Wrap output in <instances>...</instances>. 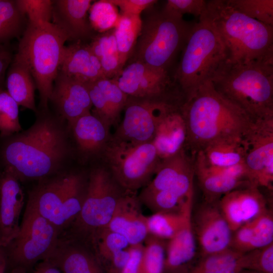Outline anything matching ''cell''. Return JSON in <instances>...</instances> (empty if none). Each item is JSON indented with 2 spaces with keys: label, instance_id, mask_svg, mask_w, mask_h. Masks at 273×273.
<instances>
[{
  "label": "cell",
  "instance_id": "53",
  "mask_svg": "<svg viewBox=\"0 0 273 273\" xmlns=\"http://www.w3.org/2000/svg\"><path fill=\"white\" fill-rule=\"evenodd\" d=\"M242 271H241L240 273H243ZM243 273H258V272H255V271H253V272H243Z\"/></svg>",
  "mask_w": 273,
  "mask_h": 273
},
{
  "label": "cell",
  "instance_id": "45",
  "mask_svg": "<svg viewBox=\"0 0 273 273\" xmlns=\"http://www.w3.org/2000/svg\"><path fill=\"white\" fill-rule=\"evenodd\" d=\"M207 2L204 0H168L163 9L180 16L189 14L199 18L206 9Z\"/></svg>",
  "mask_w": 273,
  "mask_h": 273
},
{
  "label": "cell",
  "instance_id": "24",
  "mask_svg": "<svg viewBox=\"0 0 273 273\" xmlns=\"http://www.w3.org/2000/svg\"><path fill=\"white\" fill-rule=\"evenodd\" d=\"M68 129L72 132L78 153L86 159L100 158L111 135L90 112L77 119Z\"/></svg>",
  "mask_w": 273,
  "mask_h": 273
},
{
  "label": "cell",
  "instance_id": "39",
  "mask_svg": "<svg viewBox=\"0 0 273 273\" xmlns=\"http://www.w3.org/2000/svg\"><path fill=\"white\" fill-rule=\"evenodd\" d=\"M88 20L93 29L100 33L114 28L120 17L117 7L109 0H101L91 5Z\"/></svg>",
  "mask_w": 273,
  "mask_h": 273
},
{
  "label": "cell",
  "instance_id": "27",
  "mask_svg": "<svg viewBox=\"0 0 273 273\" xmlns=\"http://www.w3.org/2000/svg\"><path fill=\"white\" fill-rule=\"evenodd\" d=\"M192 210L175 236L169 240L166 247L163 273H177L186 267L194 257L196 241L192 224Z\"/></svg>",
  "mask_w": 273,
  "mask_h": 273
},
{
  "label": "cell",
  "instance_id": "20",
  "mask_svg": "<svg viewBox=\"0 0 273 273\" xmlns=\"http://www.w3.org/2000/svg\"><path fill=\"white\" fill-rule=\"evenodd\" d=\"M105 229L122 235L129 245L141 244L145 240L149 234L147 217L142 212L136 193L128 192L122 198Z\"/></svg>",
  "mask_w": 273,
  "mask_h": 273
},
{
  "label": "cell",
  "instance_id": "42",
  "mask_svg": "<svg viewBox=\"0 0 273 273\" xmlns=\"http://www.w3.org/2000/svg\"><path fill=\"white\" fill-rule=\"evenodd\" d=\"M237 11L273 26L272 0H226Z\"/></svg>",
  "mask_w": 273,
  "mask_h": 273
},
{
  "label": "cell",
  "instance_id": "32",
  "mask_svg": "<svg viewBox=\"0 0 273 273\" xmlns=\"http://www.w3.org/2000/svg\"><path fill=\"white\" fill-rule=\"evenodd\" d=\"M193 160L194 174L198 178L205 201H218L233 190L251 185L247 180L211 173L198 160L195 158Z\"/></svg>",
  "mask_w": 273,
  "mask_h": 273
},
{
  "label": "cell",
  "instance_id": "10",
  "mask_svg": "<svg viewBox=\"0 0 273 273\" xmlns=\"http://www.w3.org/2000/svg\"><path fill=\"white\" fill-rule=\"evenodd\" d=\"M127 193L104 165L94 167L88 175L82 209L73 223L79 230L90 233V236L105 229L119 202Z\"/></svg>",
  "mask_w": 273,
  "mask_h": 273
},
{
  "label": "cell",
  "instance_id": "12",
  "mask_svg": "<svg viewBox=\"0 0 273 273\" xmlns=\"http://www.w3.org/2000/svg\"><path fill=\"white\" fill-rule=\"evenodd\" d=\"M243 141L244 165L250 185L272 190L273 118L254 122Z\"/></svg>",
  "mask_w": 273,
  "mask_h": 273
},
{
  "label": "cell",
  "instance_id": "38",
  "mask_svg": "<svg viewBox=\"0 0 273 273\" xmlns=\"http://www.w3.org/2000/svg\"><path fill=\"white\" fill-rule=\"evenodd\" d=\"M90 237L95 255L103 268L115 253L125 249L129 245L123 236L106 229L95 233Z\"/></svg>",
  "mask_w": 273,
  "mask_h": 273
},
{
  "label": "cell",
  "instance_id": "11",
  "mask_svg": "<svg viewBox=\"0 0 273 273\" xmlns=\"http://www.w3.org/2000/svg\"><path fill=\"white\" fill-rule=\"evenodd\" d=\"M179 97L146 99L128 97L124 116L112 136L133 144L152 142L159 122Z\"/></svg>",
  "mask_w": 273,
  "mask_h": 273
},
{
  "label": "cell",
  "instance_id": "41",
  "mask_svg": "<svg viewBox=\"0 0 273 273\" xmlns=\"http://www.w3.org/2000/svg\"><path fill=\"white\" fill-rule=\"evenodd\" d=\"M165 250L164 241L151 235L144 246L138 273H163Z\"/></svg>",
  "mask_w": 273,
  "mask_h": 273
},
{
  "label": "cell",
  "instance_id": "40",
  "mask_svg": "<svg viewBox=\"0 0 273 273\" xmlns=\"http://www.w3.org/2000/svg\"><path fill=\"white\" fill-rule=\"evenodd\" d=\"M19 105L7 90L0 89V136H11L19 132L21 126Z\"/></svg>",
  "mask_w": 273,
  "mask_h": 273
},
{
  "label": "cell",
  "instance_id": "52",
  "mask_svg": "<svg viewBox=\"0 0 273 273\" xmlns=\"http://www.w3.org/2000/svg\"><path fill=\"white\" fill-rule=\"evenodd\" d=\"M10 273H27V270L21 267H14L11 268Z\"/></svg>",
  "mask_w": 273,
  "mask_h": 273
},
{
  "label": "cell",
  "instance_id": "23",
  "mask_svg": "<svg viewBox=\"0 0 273 273\" xmlns=\"http://www.w3.org/2000/svg\"><path fill=\"white\" fill-rule=\"evenodd\" d=\"M183 102L172 105L157 127L152 143L161 160L185 149L187 130L180 109Z\"/></svg>",
  "mask_w": 273,
  "mask_h": 273
},
{
  "label": "cell",
  "instance_id": "15",
  "mask_svg": "<svg viewBox=\"0 0 273 273\" xmlns=\"http://www.w3.org/2000/svg\"><path fill=\"white\" fill-rule=\"evenodd\" d=\"M75 172L59 173L38 181L29 193L27 206L48 220L61 232V213Z\"/></svg>",
  "mask_w": 273,
  "mask_h": 273
},
{
  "label": "cell",
  "instance_id": "30",
  "mask_svg": "<svg viewBox=\"0 0 273 273\" xmlns=\"http://www.w3.org/2000/svg\"><path fill=\"white\" fill-rule=\"evenodd\" d=\"M193 160L183 149L174 155L161 160L154 178L144 187L140 195L168 189L184 173L193 169Z\"/></svg>",
  "mask_w": 273,
  "mask_h": 273
},
{
  "label": "cell",
  "instance_id": "29",
  "mask_svg": "<svg viewBox=\"0 0 273 273\" xmlns=\"http://www.w3.org/2000/svg\"><path fill=\"white\" fill-rule=\"evenodd\" d=\"M6 85L7 92L18 105L36 112L34 79L27 66L16 56L9 66Z\"/></svg>",
  "mask_w": 273,
  "mask_h": 273
},
{
  "label": "cell",
  "instance_id": "1",
  "mask_svg": "<svg viewBox=\"0 0 273 273\" xmlns=\"http://www.w3.org/2000/svg\"><path fill=\"white\" fill-rule=\"evenodd\" d=\"M1 140V166L20 181L59 173L70 152L62 119L45 113L27 130Z\"/></svg>",
  "mask_w": 273,
  "mask_h": 273
},
{
  "label": "cell",
  "instance_id": "13",
  "mask_svg": "<svg viewBox=\"0 0 273 273\" xmlns=\"http://www.w3.org/2000/svg\"><path fill=\"white\" fill-rule=\"evenodd\" d=\"M113 78L128 97L160 99L181 94L167 71L140 62L130 63Z\"/></svg>",
  "mask_w": 273,
  "mask_h": 273
},
{
  "label": "cell",
  "instance_id": "9",
  "mask_svg": "<svg viewBox=\"0 0 273 273\" xmlns=\"http://www.w3.org/2000/svg\"><path fill=\"white\" fill-rule=\"evenodd\" d=\"M61 232L26 205L20 230L6 247L9 267L27 270L38 262L49 259L60 241Z\"/></svg>",
  "mask_w": 273,
  "mask_h": 273
},
{
  "label": "cell",
  "instance_id": "26",
  "mask_svg": "<svg viewBox=\"0 0 273 273\" xmlns=\"http://www.w3.org/2000/svg\"><path fill=\"white\" fill-rule=\"evenodd\" d=\"M48 260L62 273H104L95 254L82 247L60 239Z\"/></svg>",
  "mask_w": 273,
  "mask_h": 273
},
{
  "label": "cell",
  "instance_id": "50",
  "mask_svg": "<svg viewBox=\"0 0 273 273\" xmlns=\"http://www.w3.org/2000/svg\"><path fill=\"white\" fill-rule=\"evenodd\" d=\"M33 273H62V272L49 260L39 262Z\"/></svg>",
  "mask_w": 273,
  "mask_h": 273
},
{
  "label": "cell",
  "instance_id": "5",
  "mask_svg": "<svg viewBox=\"0 0 273 273\" xmlns=\"http://www.w3.org/2000/svg\"><path fill=\"white\" fill-rule=\"evenodd\" d=\"M67 35L52 22L27 25L15 55L28 67L40 97V106L47 111L54 81L59 72Z\"/></svg>",
  "mask_w": 273,
  "mask_h": 273
},
{
  "label": "cell",
  "instance_id": "43",
  "mask_svg": "<svg viewBox=\"0 0 273 273\" xmlns=\"http://www.w3.org/2000/svg\"><path fill=\"white\" fill-rule=\"evenodd\" d=\"M244 270L273 273V243L242 254Z\"/></svg>",
  "mask_w": 273,
  "mask_h": 273
},
{
  "label": "cell",
  "instance_id": "54",
  "mask_svg": "<svg viewBox=\"0 0 273 273\" xmlns=\"http://www.w3.org/2000/svg\"><path fill=\"white\" fill-rule=\"evenodd\" d=\"M1 166V165H0ZM2 170L0 169V172Z\"/></svg>",
  "mask_w": 273,
  "mask_h": 273
},
{
  "label": "cell",
  "instance_id": "19",
  "mask_svg": "<svg viewBox=\"0 0 273 273\" xmlns=\"http://www.w3.org/2000/svg\"><path fill=\"white\" fill-rule=\"evenodd\" d=\"M94 115L110 130L117 128L120 117L128 99V96L119 87L114 78H100L86 84Z\"/></svg>",
  "mask_w": 273,
  "mask_h": 273
},
{
  "label": "cell",
  "instance_id": "36",
  "mask_svg": "<svg viewBox=\"0 0 273 273\" xmlns=\"http://www.w3.org/2000/svg\"><path fill=\"white\" fill-rule=\"evenodd\" d=\"M142 23L140 15L120 14L114 31L122 69L133 53Z\"/></svg>",
  "mask_w": 273,
  "mask_h": 273
},
{
  "label": "cell",
  "instance_id": "49",
  "mask_svg": "<svg viewBox=\"0 0 273 273\" xmlns=\"http://www.w3.org/2000/svg\"><path fill=\"white\" fill-rule=\"evenodd\" d=\"M11 51L6 46L0 44V85L2 83L6 71L13 59Z\"/></svg>",
  "mask_w": 273,
  "mask_h": 273
},
{
  "label": "cell",
  "instance_id": "33",
  "mask_svg": "<svg viewBox=\"0 0 273 273\" xmlns=\"http://www.w3.org/2000/svg\"><path fill=\"white\" fill-rule=\"evenodd\" d=\"M194 194L190 195L177 210L154 213L147 217L149 234L161 240H170L183 225L192 210Z\"/></svg>",
  "mask_w": 273,
  "mask_h": 273
},
{
  "label": "cell",
  "instance_id": "51",
  "mask_svg": "<svg viewBox=\"0 0 273 273\" xmlns=\"http://www.w3.org/2000/svg\"><path fill=\"white\" fill-rule=\"evenodd\" d=\"M9 267L7 253L5 247L0 246V273H5Z\"/></svg>",
  "mask_w": 273,
  "mask_h": 273
},
{
  "label": "cell",
  "instance_id": "31",
  "mask_svg": "<svg viewBox=\"0 0 273 273\" xmlns=\"http://www.w3.org/2000/svg\"><path fill=\"white\" fill-rule=\"evenodd\" d=\"M199 152L209 165L228 167L244 163L243 137L218 139L210 143Z\"/></svg>",
  "mask_w": 273,
  "mask_h": 273
},
{
  "label": "cell",
  "instance_id": "22",
  "mask_svg": "<svg viewBox=\"0 0 273 273\" xmlns=\"http://www.w3.org/2000/svg\"><path fill=\"white\" fill-rule=\"evenodd\" d=\"M58 73L85 84L105 77L89 44L80 40L65 46Z\"/></svg>",
  "mask_w": 273,
  "mask_h": 273
},
{
  "label": "cell",
  "instance_id": "47",
  "mask_svg": "<svg viewBox=\"0 0 273 273\" xmlns=\"http://www.w3.org/2000/svg\"><path fill=\"white\" fill-rule=\"evenodd\" d=\"M130 245L128 249L129 256L121 273H138L144 247L141 243Z\"/></svg>",
  "mask_w": 273,
  "mask_h": 273
},
{
  "label": "cell",
  "instance_id": "7",
  "mask_svg": "<svg viewBox=\"0 0 273 273\" xmlns=\"http://www.w3.org/2000/svg\"><path fill=\"white\" fill-rule=\"evenodd\" d=\"M193 23L164 9L151 14L143 22L133 53L132 62L167 69L185 45Z\"/></svg>",
  "mask_w": 273,
  "mask_h": 273
},
{
  "label": "cell",
  "instance_id": "34",
  "mask_svg": "<svg viewBox=\"0 0 273 273\" xmlns=\"http://www.w3.org/2000/svg\"><path fill=\"white\" fill-rule=\"evenodd\" d=\"M244 270L242 254L231 248L201 257L194 266L177 273H240Z\"/></svg>",
  "mask_w": 273,
  "mask_h": 273
},
{
  "label": "cell",
  "instance_id": "25",
  "mask_svg": "<svg viewBox=\"0 0 273 273\" xmlns=\"http://www.w3.org/2000/svg\"><path fill=\"white\" fill-rule=\"evenodd\" d=\"M272 243L273 217L267 209L233 233L230 248L243 254Z\"/></svg>",
  "mask_w": 273,
  "mask_h": 273
},
{
  "label": "cell",
  "instance_id": "14",
  "mask_svg": "<svg viewBox=\"0 0 273 273\" xmlns=\"http://www.w3.org/2000/svg\"><path fill=\"white\" fill-rule=\"evenodd\" d=\"M218 201L205 202L192 215V224L201 257L230 248L233 232L223 216Z\"/></svg>",
  "mask_w": 273,
  "mask_h": 273
},
{
  "label": "cell",
  "instance_id": "21",
  "mask_svg": "<svg viewBox=\"0 0 273 273\" xmlns=\"http://www.w3.org/2000/svg\"><path fill=\"white\" fill-rule=\"evenodd\" d=\"M91 0L52 1L51 22L68 36L69 40H80L90 37L92 28L88 12Z\"/></svg>",
  "mask_w": 273,
  "mask_h": 273
},
{
  "label": "cell",
  "instance_id": "3",
  "mask_svg": "<svg viewBox=\"0 0 273 273\" xmlns=\"http://www.w3.org/2000/svg\"><path fill=\"white\" fill-rule=\"evenodd\" d=\"M216 90L254 122L273 118V59L221 63L210 79Z\"/></svg>",
  "mask_w": 273,
  "mask_h": 273
},
{
  "label": "cell",
  "instance_id": "35",
  "mask_svg": "<svg viewBox=\"0 0 273 273\" xmlns=\"http://www.w3.org/2000/svg\"><path fill=\"white\" fill-rule=\"evenodd\" d=\"M89 45L98 58L105 77H115L122 68L114 28L94 36Z\"/></svg>",
  "mask_w": 273,
  "mask_h": 273
},
{
  "label": "cell",
  "instance_id": "44",
  "mask_svg": "<svg viewBox=\"0 0 273 273\" xmlns=\"http://www.w3.org/2000/svg\"><path fill=\"white\" fill-rule=\"evenodd\" d=\"M20 11L27 18L28 22H51L52 1L16 0Z\"/></svg>",
  "mask_w": 273,
  "mask_h": 273
},
{
  "label": "cell",
  "instance_id": "16",
  "mask_svg": "<svg viewBox=\"0 0 273 273\" xmlns=\"http://www.w3.org/2000/svg\"><path fill=\"white\" fill-rule=\"evenodd\" d=\"M218 205L233 233L267 210L264 196L259 188L252 185L225 194Z\"/></svg>",
  "mask_w": 273,
  "mask_h": 273
},
{
  "label": "cell",
  "instance_id": "2",
  "mask_svg": "<svg viewBox=\"0 0 273 273\" xmlns=\"http://www.w3.org/2000/svg\"><path fill=\"white\" fill-rule=\"evenodd\" d=\"M181 112L187 130L186 150L192 157L212 141L244 137L254 121L222 97L208 80L185 99Z\"/></svg>",
  "mask_w": 273,
  "mask_h": 273
},
{
  "label": "cell",
  "instance_id": "8",
  "mask_svg": "<svg viewBox=\"0 0 273 273\" xmlns=\"http://www.w3.org/2000/svg\"><path fill=\"white\" fill-rule=\"evenodd\" d=\"M100 158L119 186L130 193L147 186L161 162L152 142L133 144L112 134Z\"/></svg>",
  "mask_w": 273,
  "mask_h": 273
},
{
  "label": "cell",
  "instance_id": "17",
  "mask_svg": "<svg viewBox=\"0 0 273 273\" xmlns=\"http://www.w3.org/2000/svg\"><path fill=\"white\" fill-rule=\"evenodd\" d=\"M20 181L11 172H0V246L6 247L17 236L24 203Z\"/></svg>",
  "mask_w": 273,
  "mask_h": 273
},
{
  "label": "cell",
  "instance_id": "46",
  "mask_svg": "<svg viewBox=\"0 0 273 273\" xmlns=\"http://www.w3.org/2000/svg\"><path fill=\"white\" fill-rule=\"evenodd\" d=\"M121 10V14L140 15L144 10L153 6L155 0H109Z\"/></svg>",
  "mask_w": 273,
  "mask_h": 273
},
{
  "label": "cell",
  "instance_id": "28",
  "mask_svg": "<svg viewBox=\"0 0 273 273\" xmlns=\"http://www.w3.org/2000/svg\"><path fill=\"white\" fill-rule=\"evenodd\" d=\"M194 169L182 175L171 187L152 194L139 195L141 202L155 213L175 210L194 193Z\"/></svg>",
  "mask_w": 273,
  "mask_h": 273
},
{
  "label": "cell",
  "instance_id": "48",
  "mask_svg": "<svg viewBox=\"0 0 273 273\" xmlns=\"http://www.w3.org/2000/svg\"><path fill=\"white\" fill-rule=\"evenodd\" d=\"M129 256L127 250H121L115 253L103 266L108 273H121Z\"/></svg>",
  "mask_w": 273,
  "mask_h": 273
},
{
  "label": "cell",
  "instance_id": "37",
  "mask_svg": "<svg viewBox=\"0 0 273 273\" xmlns=\"http://www.w3.org/2000/svg\"><path fill=\"white\" fill-rule=\"evenodd\" d=\"M25 18L16 0H0V44L23 34Z\"/></svg>",
  "mask_w": 273,
  "mask_h": 273
},
{
  "label": "cell",
  "instance_id": "18",
  "mask_svg": "<svg viewBox=\"0 0 273 273\" xmlns=\"http://www.w3.org/2000/svg\"><path fill=\"white\" fill-rule=\"evenodd\" d=\"M50 101L69 128L93 107L86 84L60 73L54 81Z\"/></svg>",
  "mask_w": 273,
  "mask_h": 273
},
{
  "label": "cell",
  "instance_id": "6",
  "mask_svg": "<svg viewBox=\"0 0 273 273\" xmlns=\"http://www.w3.org/2000/svg\"><path fill=\"white\" fill-rule=\"evenodd\" d=\"M199 19L193 23L174 75V84L185 100L210 80L228 59L225 46L215 29L206 20Z\"/></svg>",
  "mask_w": 273,
  "mask_h": 273
},
{
  "label": "cell",
  "instance_id": "4",
  "mask_svg": "<svg viewBox=\"0 0 273 273\" xmlns=\"http://www.w3.org/2000/svg\"><path fill=\"white\" fill-rule=\"evenodd\" d=\"M199 18L208 21L219 35L228 61L246 63L273 59V26L237 11L226 0L207 1Z\"/></svg>",
  "mask_w": 273,
  "mask_h": 273
}]
</instances>
